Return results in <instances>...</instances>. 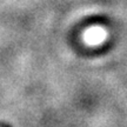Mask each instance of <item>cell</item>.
<instances>
[{
  "instance_id": "cell-1",
  "label": "cell",
  "mask_w": 127,
  "mask_h": 127,
  "mask_svg": "<svg viewBox=\"0 0 127 127\" xmlns=\"http://www.w3.org/2000/svg\"><path fill=\"white\" fill-rule=\"evenodd\" d=\"M106 38H107V32L105 28L100 27V26L88 28L84 33V39L90 45H99L102 41L106 40Z\"/></svg>"
}]
</instances>
